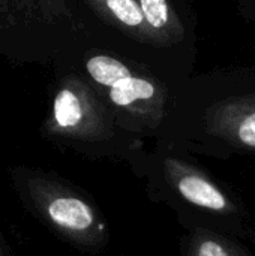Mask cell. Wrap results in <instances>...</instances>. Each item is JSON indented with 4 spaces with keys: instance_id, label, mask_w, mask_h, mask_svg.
<instances>
[{
    "instance_id": "6da1fadb",
    "label": "cell",
    "mask_w": 255,
    "mask_h": 256,
    "mask_svg": "<svg viewBox=\"0 0 255 256\" xmlns=\"http://www.w3.org/2000/svg\"><path fill=\"white\" fill-rule=\"evenodd\" d=\"M104 99L128 132L156 140L174 99L173 81L99 27L66 57Z\"/></svg>"
},
{
    "instance_id": "7a4b0ae2",
    "label": "cell",
    "mask_w": 255,
    "mask_h": 256,
    "mask_svg": "<svg viewBox=\"0 0 255 256\" xmlns=\"http://www.w3.org/2000/svg\"><path fill=\"white\" fill-rule=\"evenodd\" d=\"M48 106L41 136L86 159H108L129 165L146 140L125 130L84 75L63 58L53 64Z\"/></svg>"
},
{
    "instance_id": "3957f363",
    "label": "cell",
    "mask_w": 255,
    "mask_h": 256,
    "mask_svg": "<svg viewBox=\"0 0 255 256\" xmlns=\"http://www.w3.org/2000/svg\"><path fill=\"white\" fill-rule=\"evenodd\" d=\"M8 177L24 212L56 238L87 255L110 246V224L86 190L54 171L27 165L9 166Z\"/></svg>"
},
{
    "instance_id": "277c9868",
    "label": "cell",
    "mask_w": 255,
    "mask_h": 256,
    "mask_svg": "<svg viewBox=\"0 0 255 256\" xmlns=\"http://www.w3.org/2000/svg\"><path fill=\"white\" fill-rule=\"evenodd\" d=\"M80 0H0V57L56 64L96 30Z\"/></svg>"
},
{
    "instance_id": "5b68a950",
    "label": "cell",
    "mask_w": 255,
    "mask_h": 256,
    "mask_svg": "<svg viewBox=\"0 0 255 256\" xmlns=\"http://www.w3.org/2000/svg\"><path fill=\"white\" fill-rule=\"evenodd\" d=\"M128 166L144 182L149 198L171 207L186 228L198 218L230 219L239 213L228 192L170 142L156 140L152 152L144 148Z\"/></svg>"
},
{
    "instance_id": "8992f818",
    "label": "cell",
    "mask_w": 255,
    "mask_h": 256,
    "mask_svg": "<svg viewBox=\"0 0 255 256\" xmlns=\"http://www.w3.org/2000/svg\"><path fill=\"white\" fill-rule=\"evenodd\" d=\"M80 3L101 30L128 45L170 76L174 75L173 63L161 51L146 22L138 0H80Z\"/></svg>"
},
{
    "instance_id": "52a82bcc",
    "label": "cell",
    "mask_w": 255,
    "mask_h": 256,
    "mask_svg": "<svg viewBox=\"0 0 255 256\" xmlns=\"http://www.w3.org/2000/svg\"><path fill=\"white\" fill-rule=\"evenodd\" d=\"M146 22L155 36L161 51L167 58L176 63L174 54L180 51V45L186 34V26L182 20L179 0H138Z\"/></svg>"
},
{
    "instance_id": "ba28073f",
    "label": "cell",
    "mask_w": 255,
    "mask_h": 256,
    "mask_svg": "<svg viewBox=\"0 0 255 256\" xmlns=\"http://www.w3.org/2000/svg\"><path fill=\"white\" fill-rule=\"evenodd\" d=\"M182 256H255L230 237L203 225L188 228L180 242Z\"/></svg>"
},
{
    "instance_id": "9c48e42d",
    "label": "cell",
    "mask_w": 255,
    "mask_h": 256,
    "mask_svg": "<svg viewBox=\"0 0 255 256\" xmlns=\"http://www.w3.org/2000/svg\"><path fill=\"white\" fill-rule=\"evenodd\" d=\"M233 136L245 147L255 148V112L246 114L231 124Z\"/></svg>"
},
{
    "instance_id": "30bf717a",
    "label": "cell",
    "mask_w": 255,
    "mask_h": 256,
    "mask_svg": "<svg viewBox=\"0 0 255 256\" xmlns=\"http://www.w3.org/2000/svg\"><path fill=\"white\" fill-rule=\"evenodd\" d=\"M0 256H17L2 232H0Z\"/></svg>"
}]
</instances>
